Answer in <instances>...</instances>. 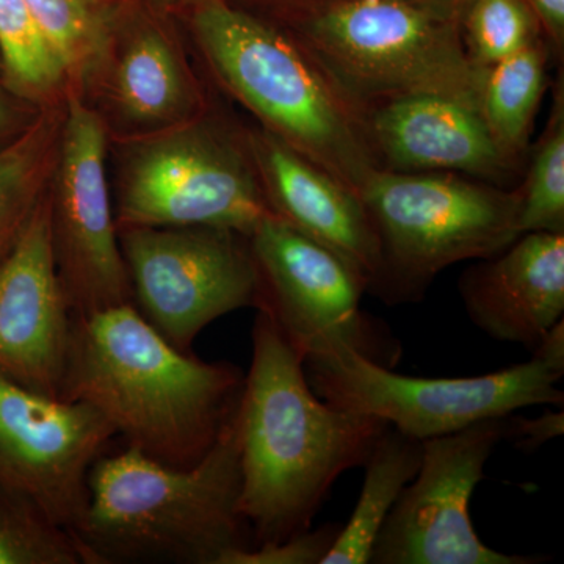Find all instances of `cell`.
<instances>
[{"instance_id":"2","label":"cell","mask_w":564,"mask_h":564,"mask_svg":"<svg viewBox=\"0 0 564 564\" xmlns=\"http://www.w3.org/2000/svg\"><path fill=\"white\" fill-rule=\"evenodd\" d=\"M243 375L170 344L135 304L73 315L62 399L98 410L128 447L191 467L217 441Z\"/></svg>"},{"instance_id":"16","label":"cell","mask_w":564,"mask_h":564,"mask_svg":"<svg viewBox=\"0 0 564 564\" xmlns=\"http://www.w3.org/2000/svg\"><path fill=\"white\" fill-rule=\"evenodd\" d=\"M247 150L274 217L340 256L375 295L380 243L361 196L267 129Z\"/></svg>"},{"instance_id":"30","label":"cell","mask_w":564,"mask_h":564,"mask_svg":"<svg viewBox=\"0 0 564 564\" xmlns=\"http://www.w3.org/2000/svg\"><path fill=\"white\" fill-rule=\"evenodd\" d=\"M532 356L564 373V321L549 329L541 343L533 348Z\"/></svg>"},{"instance_id":"23","label":"cell","mask_w":564,"mask_h":564,"mask_svg":"<svg viewBox=\"0 0 564 564\" xmlns=\"http://www.w3.org/2000/svg\"><path fill=\"white\" fill-rule=\"evenodd\" d=\"M0 564H87L70 532L39 505L0 488Z\"/></svg>"},{"instance_id":"18","label":"cell","mask_w":564,"mask_h":564,"mask_svg":"<svg viewBox=\"0 0 564 564\" xmlns=\"http://www.w3.org/2000/svg\"><path fill=\"white\" fill-rule=\"evenodd\" d=\"M422 441L386 426L373 444L366 464L361 494L347 525L329 549L322 564L370 563L373 545L400 494L419 473Z\"/></svg>"},{"instance_id":"29","label":"cell","mask_w":564,"mask_h":564,"mask_svg":"<svg viewBox=\"0 0 564 564\" xmlns=\"http://www.w3.org/2000/svg\"><path fill=\"white\" fill-rule=\"evenodd\" d=\"M541 22L543 33L551 41L555 52H563L564 0H525Z\"/></svg>"},{"instance_id":"14","label":"cell","mask_w":564,"mask_h":564,"mask_svg":"<svg viewBox=\"0 0 564 564\" xmlns=\"http://www.w3.org/2000/svg\"><path fill=\"white\" fill-rule=\"evenodd\" d=\"M73 328L63 289L50 196H41L0 262V375L44 395L62 397Z\"/></svg>"},{"instance_id":"28","label":"cell","mask_w":564,"mask_h":564,"mask_svg":"<svg viewBox=\"0 0 564 564\" xmlns=\"http://www.w3.org/2000/svg\"><path fill=\"white\" fill-rule=\"evenodd\" d=\"M505 440L513 441L516 447L522 451H536L538 447L563 436L564 411L563 406H547L536 417H516L508 414L505 417Z\"/></svg>"},{"instance_id":"6","label":"cell","mask_w":564,"mask_h":564,"mask_svg":"<svg viewBox=\"0 0 564 564\" xmlns=\"http://www.w3.org/2000/svg\"><path fill=\"white\" fill-rule=\"evenodd\" d=\"M361 196L381 252L375 296L414 302L454 263L486 259L521 236L519 192L455 173L378 169Z\"/></svg>"},{"instance_id":"15","label":"cell","mask_w":564,"mask_h":564,"mask_svg":"<svg viewBox=\"0 0 564 564\" xmlns=\"http://www.w3.org/2000/svg\"><path fill=\"white\" fill-rule=\"evenodd\" d=\"M367 132L381 169L455 173L508 188L524 162L494 140L480 111L443 96L414 95L367 107Z\"/></svg>"},{"instance_id":"4","label":"cell","mask_w":564,"mask_h":564,"mask_svg":"<svg viewBox=\"0 0 564 564\" xmlns=\"http://www.w3.org/2000/svg\"><path fill=\"white\" fill-rule=\"evenodd\" d=\"M193 29L215 74L267 131L359 195L381 169L367 109L311 52L225 0L196 6Z\"/></svg>"},{"instance_id":"13","label":"cell","mask_w":564,"mask_h":564,"mask_svg":"<svg viewBox=\"0 0 564 564\" xmlns=\"http://www.w3.org/2000/svg\"><path fill=\"white\" fill-rule=\"evenodd\" d=\"M115 436L90 404L0 375V488L32 500L73 533L87 508L91 467Z\"/></svg>"},{"instance_id":"25","label":"cell","mask_w":564,"mask_h":564,"mask_svg":"<svg viewBox=\"0 0 564 564\" xmlns=\"http://www.w3.org/2000/svg\"><path fill=\"white\" fill-rule=\"evenodd\" d=\"M464 50L486 69L543 40V28L525 0H474L462 20Z\"/></svg>"},{"instance_id":"9","label":"cell","mask_w":564,"mask_h":564,"mask_svg":"<svg viewBox=\"0 0 564 564\" xmlns=\"http://www.w3.org/2000/svg\"><path fill=\"white\" fill-rule=\"evenodd\" d=\"M248 150L198 126L132 152L122 173L117 226H212L250 237L273 217Z\"/></svg>"},{"instance_id":"26","label":"cell","mask_w":564,"mask_h":564,"mask_svg":"<svg viewBox=\"0 0 564 564\" xmlns=\"http://www.w3.org/2000/svg\"><path fill=\"white\" fill-rule=\"evenodd\" d=\"M0 54L11 84L22 91L43 95L66 77L25 0H0Z\"/></svg>"},{"instance_id":"34","label":"cell","mask_w":564,"mask_h":564,"mask_svg":"<svg viewBox=\"0 0 564 564\" xmlns=\"http://www.w3.org/2000/svg\"><path fill=\"white\" fill-rule=\"evenodd\" d=\"M303 2H310V0H303Z\"/></svg>"},{"instance_id":"20","label":"cell","mask_w":564,"mask_h":564,"mask_svg":"<svg viewBox=\"0 0 564 564\" xmlns=\"http://www.w3.org/2000/svg\"><path fill=\"white\" fill-rule=\"evenodd\" d=\"M126 117L141 124L174 120L191 106V90L176 54L161 32L133 36L122 52L115 80Z\"/></svg>"},{"instance_id":"22","label":"cell","mask_w":564,"mask_h":564,"mask_svg":"<svg viewBox=\"0 0 564 564\" xmlns=\"http://www.w3.org/2000/svg\"><path fill=\"white\" fill-rule=\"evenodd\" d=\"M58 139L57 121H40L0 151V262L41 199L44 174L57 158Z\"/></svg>"},{"instance_id":"31","label":"cell","mask_w":564,"mask_h":564,"mask_svg":"<svg viewBox=\"0 0 564 564\" xmlns=\"http://www.w3.org/2000/svg\"><path fill=\"white\" fill-rule=\"evenodd\" d=\"M419 9L429 11L441 20L462 24L464 13L474 0H406Z\"/></svg>"},{"instance_id":"8","label":"cell","mask_w":564,"mask_h":564,"mask_svg":"<svg viewBox=\"0 0 564 564\" xmlns=\"http://www.w3.org/2000/svg\"><path fill=\"white\" fill-rule=\"evenodd\" d=\"M248 242L259 276L256 307L303 361L351 351L391 369L399 362L395 337L362 311L366 282L340 256L274 215Z\"/></svg>"},{"instance_id":"1","label":"cell","mask_w":564,"mask_h":564,"mask_svg":"<svg viewBox=\"0 0 564 564\" xmlns=\"http://www.w3.org/2000/svg\"><path fill=\"white\" fill-rule=\"evenodd\" d=\"M239 511L251 545L306 532L340 475L361 467L388 423L325 402L304 361L258 311L250 370L237 400Z\"/></svg>"},{"instance_id":"17","label":"cell","mask_w":564,"mask_h":564,"mask_svg":"<svg viewBox=\"0 0 564 564\" xmlns=\"http://www.w3.org/2000/svg\"><path fill=\"white\" fill-rule=\"evenodd\" d=\"M480 332L533 351L564 314V232H527L469 267L458 282Z\"/></svg>"},{"instance_id":"32","label":"cell","mask_w":564,"mask_h":564,"mask_svg":"<svg viewBox=\"0 0 564 564\" xmlns=\"http://www.w3.org/2000/svg\"><path fill=\"white\" fill-rule=\"evenodd\" d=\"M159 3L165 7H180V6H199L204 0H158Z\"/></svg>"},{"instance_id":"21","label":"cell","mask_w":564,"mask_h":564,"mask_svg":"<svg viewBox=\"0 0 564 564\" xmlns=\"http://www.w3.org/2000/svg\"><path fill=\"white\" fill-rule=\"evenodd\" d=\"M61 61L66 77L84 80L109 57L118 7L115 0H25Z\"/></svg>"},{"instance_id":"27","label":"cell","mask_w":564,"mask_h":564,"mask_svg":"<svg viewBox=\"0 0 564 564\" xmlns=\"http://www.w3.org/2000/svg\"><path fill=\"white\" fill-rule=\"evenodd\" d=\"M340 532L339 524L306 530L280 543L250 545L229 552L221 564H322Z\"/></svg>"},{"instance_id":"19","label":"cell","mask_w":564,"mask_h":564,"mask_svg":"<svg viewBox=\"0 0 564 564\" xmlns=\"http://www.w3.org/2000/svg\"><path fill=\"white\" fill-rule=\"evenodd\" d=\"M547 58V44L540 40L485 69L481 118L497 144L519 162H524L534 117L544 96Z\"/></svg>"},{"instance_id":"10","label":"cell","mask_w":564,"mask_h":564,"mask_svg":"<svg viewBox=\"0 0 564 564\" xmlns=\"http://www.w3.org/2000/svg\"><path fill=\"white\" fill-rule=\"evenodd\" d=\"M132 303L174 347L191 351L223 315L258 303L248 237L226 228L118 229Z\"/></svg>"},{"instance_id":"5","label":"cell","mask_w":564,"mask_h":564,"mask_svg":"<svg viewBox=\"0 0 564 564\" xmlns=\"http://www.w3.org/2000/svg\"><path fill=\"white\" fill-rule=\"evenodd\" d=\"M296 33L366 109L384 99L432 95L480 111L485 69L464 50L462 25L406 0H310Z\"/></svg>"},{"instance_id":"11","label":"cell","mask_w":564,"mask_h":564,"mask_svg":"<svg viewBox=\"0 0 564 564\" xmlns=\"http://www.w3.org/2000/svg\"><path fill=\"white\" fill-rule=\"evenodd\" d=\"M507 417V415H505ZM505 417L422 441L419 473L400 494L373 545L372 564H536L507 555L478 538L470 499L486 463L505 441Z\"/></svg>"},{"instance_id":"12","label":"cell","mask_w":564,"mask_h":564,"mask_svg":"<svg viewBox=\"0 0 564 564\" xmlns=\"http://www.w3.org/2000/svg\"><path fill=\"white\" fill-rule=\"evenodd\" d=\"M106 128L80 99L69 101L58 139L52 237L73 315L132 303L106 173Z\"/></svg>"},{"instance_id":"24","label":"cell","mask_w":564,"mask_h":564,"mask_svg":"<svg viewBox=\"0 0 564 564\" xmlns=\"http://www.w3.org/2000/svg\"><path fill=\"white\" fill-rule=\"evenodd\" d=\"M519 192V232H564V98L556 90L547 128L538 141Z\"/></svg>"},{"instance_id":"7","label":"cell","mask_w":564,"mask_h":564,"mask_svg":"<svg viewBox=\"0 0 564 564\" xmlns=\"http://www.w3.org/2000/svg\"><path fill=\"white\" fill-rule=\"evenodd\" d=\"M307 381L321 399L381 419L417 441L505 417L529 406H563V372L532 356L480 377L419 378L393 372L356 352L304 361Z\"/></svg>"},{"instance_id":"33","label":"cell","mask_w":564,"mask_h":564,"mask_svg":"<svg viewBox=\"0 0 564 564\" xmlns=\"http://www.w3.org/2000/svg\"><path fill=\"white\" fill-rule=\"evenodd\" d=\"M6 118H7L6 102H3L2 98H0V124H2L3 121H6Z\"/></svg>"},{"instance_id":"3","label":"cell","mask_w":564,"mask_h":564,"mask_svg":"<svg viewBox=\"0 0 564 564\" xmlns=\"http://www.w3.org/2000/svg\"><path fill=\"white\" fill-rule=\"evenodd\" d=\"M234 410L210 451L191 467L169 466L133 447L95 463L87 508L74 530L87 564H221L229 552L250 547L239 511Z\"/></svg>"}]
</instances>
